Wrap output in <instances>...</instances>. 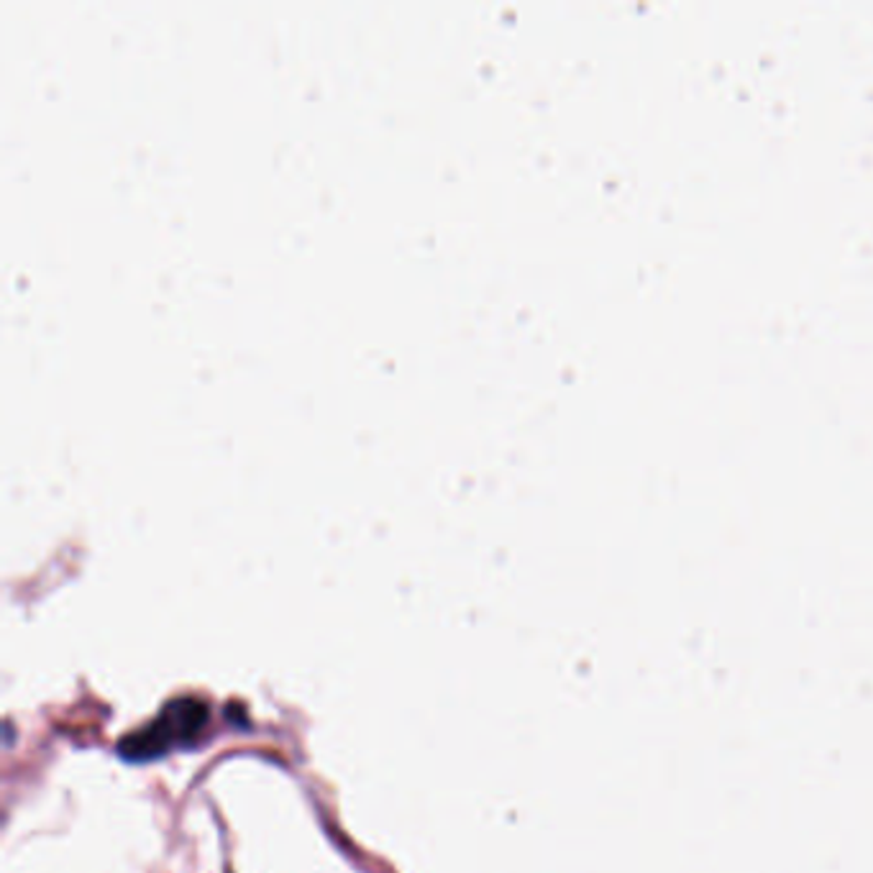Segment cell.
I'll use <instances>...</instances> for the list:
<instances>
[{
  "mask_svg": "<svg viewBox=\"0 0 873 873\" xmlns=\"http://www.w3.org/2000/svg\"><path fill=\"white\" fill-rule=\"evenodd\" d=\"M208 723L205 705L192 699H182L169 705L152 725L131 736L126 743H121V751L131 759H152L161 751H169V746L188 740L190 736L203 730Z\"/></svg>",
  "mask_w": 873,
  "mask_h": 873,
  "instance_id": "1",
  "label": "cell"
}]
</instances>
